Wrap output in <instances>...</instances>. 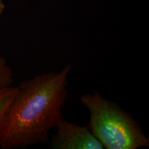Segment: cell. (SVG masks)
<instances>
[{
    "label": "cell",
    "instance_id": "obj_2",
    "mask_svg": "<svg viewBox=\"0 0 149 149\" xmlns=\"http://www.w3.org/2000/svg\"><path fill=\"white\" fill-rule=\"evenodd\" d=\"M80 101L89 112L88 127L104 149H137L149 146V139L139 124L120 106L97 91Z\"/></svg>",
    "mask_w": 149,
    "mask_h": 149
},
{
    "label": "cell",
    "instance_id": "obj_5",
    "mask_svg": "<svg viewBox=\"0 0 149 149\" xmlns=\"http://www.w3.org/2000/svg\"><path fill=\"white\" fill-rule=\"evenodd\" d=\"M13 72L4 57L0 56V88L13 86Z\"/></svg>",
    "mask_w": 149,
    "mask_h": 149
},
{
    "label": "cell",
    "instance_id": "obj_1",
    "mask_svg": "<svg viewBox=\"0 0 149 149\" xmlns=\"http://www.w3.org/2000/svg\"><path fill=\"white\" fill-rule=\"evenodd\" d=\"M70 70L68 64L59 72L36 74L17 86L0 138L1 148H26L49 141L50 130L63 117Z\"/></svg>",
    "mask_w": 149,
    "mask_h": 149
},
{
    "label": "cell",
    "instance_id": "obj_6",
    "mask_svg": "<svg viewBox=\"0 0 149 149\" xmlns=\"http://www.w3.org/2000/svg\"><path fill=\"white\" fill-rule=\"evenodd\" d=\"M5 9V3L3 2V0H0V17L2 15L3 10Z\"/></svg>",
    "mask_w": 149,
    "mask_h": 149
},
{
    "label": "cell",
    "instance_id": "obj_4",
    "mask_svg": "<svg viewBox=\"0 0 149 149\" xmlns=\"http://www.w3.org/2000/svg\"><path fill=\"white\" fill-rule=\"evenodd\" d=\"M18 91V86L0 88V138L2 134L9 107Z\"/></svg>",
    "mask_w": 149,
    "mask_h": 149
},
{
    "label": "cell",
    "instance_id": "obj_3",
    "mask_svg": "<svg viewBox=\"0 0 149 149\" xmlns=\"http://www.w3.org/2000/svg\"><path fill=\"white\" fill-rule=\"evenodd\" d=\"M52 137L53 149H104L88 126H79L61 118Z\"/></svg>",
    "mask_w": 149,
    "mask_h": 149
}]
</instances>
